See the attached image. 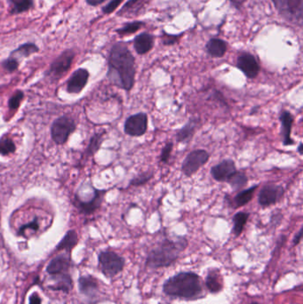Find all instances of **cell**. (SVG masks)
Here are the masks:
<instances>
[{
    "label": "cell",
    "mask_w": 303,
    "mask_h": 304,
    "mask_svg": "<svg viewBox=\"0 0 303 304\" xmlns=\"http://www.w3.org/2000/svg\"><path fill=\"white\" fill-rule=\"evenodd\" d=\"M7 2L11 7L10 12L12 14H19L28 12L34 7L33 0H7Z\"/></svg>",
    "instance_id": "obj_25"
},
{
    "label": "cell",
    "mask_w": 303,
    "mask_h": 304,
    "mask_svg": "<svg viewBox=\"0 0 303 304\" xmlns=\"http://www.w3.org/2000/svg\"><path fill=\"white\" fill-rule=\"evenodd\" d=\"M227 182L231 186V188L235 191H238L244 189L248 183V178L246 176V174L243 172H238L237 171L236 173H234L229 178V180Z\"/></svg>",
    "instance_id": "obj_27"
},
{
    "label": "cell",
    "mask_w": 303,
    "mask_h": 304,
    "mask_svg": "<svg viewBox=\"0 0 303 304\" xmlns=\"http://www.w3.org/2000/svg\"><path fill=\"white\" fill-rule=\"evenodd\" d=\"M249 216L250 214L246 212H238L237 214H235L232 218V222H233L232 232L235 235V237H239L241 235L243 230L245 229L246 222L249 219Z\"/></svg>",
    "instance_id": "obj_26"
},
{
    "label": "cell",
    "mask_w": 303,
    "mask_h": 304,
    "mask_svg": "<svg viewBox=\"0 0 303 304\" xmlns=\"http://www.w3.org/2000/svg\"><path fill=\"white\" fill-rule=\"evenodd\" d=\"M24 97V94L21 92V91H17L13 95L12 97L9 99L8 101V106L10 110L12 111H16L17 109L20 106L21 104V100Z\"/></svg>",
    "instance_id": "obj_33"
},
{
    "label": "cell",
    "mask_w": 303,
    "mask_h": 304,
    "mask_svg": "<svg viewBox=\"0 0 303 304\" xmlns=\"http://www.w3.org/2000/svg\"><path fill=\"white\" fill-rule=\"evenodd\" d=\"M153 177V173L152 172H144V173H140L137 176L135 177L134 179H132L129 183V186L133 187H139L142 185L145 184L146 182L150 181Z\"/></svg>",
    "instance_id": "obj_32"
},
{
    "label": "cell",
    "mask_w": 303,
    "mask_h": 304,
    "mask_svg": "<svg viewBox=\"0 0 303 304\" xmlns=\"http://www.w3.org/2000/svg\"><path fill=\"white\" fill-rule=\"evenodd\" d=\"M258 187V184L254 185V186L250 187L249 189H243L239 193H238V195H236V197H234L235 206L242 207V206H246V204H248L253 199L254 193Z\"/></svg>",
    "instance_id": "obj_23"
},
{
    "label": "cell",
    "mask_w": 303,
    "mask_h": 304,
    "mask_svg": "<svg viewBox=\"0 0 303 304\" xmlns=\"http://www.w3.org/2000/svg\"><path fill=\"white\" fill-rule=\"evenodd\" d=\"M123 1L124 0H111L110 3H108L105 6H103V13H105V14L112 13V12L115 11L116 9L119 7Z\"/></svg>",
    "instance_id": "obj_36"
},
{
    "label": "cell",
    "mask_w": 303,
    "mask_h": 304,
    "mask_svg": "<svg viewBox=\"0 0 303 304\" xmlns=\"http://www.w3.org/2000/svg\"><path fill=\"white\" fill-rule=\"evenodd\" d=\"M99 263L103 274L107 278H113L123 271L125 259L111 251H104L99 255Z\"/></svg>",
    "instance_id": "obj_5"
},
{
    "label": "cell",
    "mask_w": 303,
    "mask_h": 304,
    "mask_svg": "<svg viewBox=\"0 0 303 304\" xmlns=\"http://www.w3.org/2000/svg\"><path fill=\"white\" fill-rule=\"evenodd\" d=\"M163 291L171 297L195 299L202 294L199 276L194 272H180L164 282Z\"/></svg>",
    "instance_id": "obj_3"
},
{
    "label": "cell",
    "mask_w": 303,
    "mask_h": 304,
    "mask_svg": "<svg viewBox=\"0 0 303 304\" xmlns=\"http://www.w3.org/2000/svg\"><path fill=\"white\" fill-rule=\"evenodd\" d=\"M285 194V189L281 185L270 183L262 187L258 196V202L262 207L277 204Z\"/></svg>",
    "instance_id": "obj_10"
},
{
    "label": "cell",
    "mask_w": 303,
    "mask_h": 304,
    "mask_svg": "<svg viewBox=\"0 0 303 304\" xmlns=\"http://www.w3.org/2000/svg\"><path fill=\"white\" fill-rule=\"evenodd\" d=\"M205 286L210 292L213 294L220 292L222 288L221 278L220 272L217 270L210 271L205 278Z\"/></svg>",
    "instance_id": "obj_22"
},
{
    "label": "cell",
    "mask_w": 303,
    "mask_h": 304,
    "mask_svg": "<svg viewBox=\"0 0 303 304\" xmlns=\"http://www.w3.org/2000/svg\"><path fill=\"white\" fill-rule=\"evenodd\" d=\"M275 8L286 20L294 24L303 25V0H272Z\"/></svg>",
    "instance_id": "obj_4"
},
{
    "label": "cell",
    "mask_w": 303,
    "mask_h": 304,
    "mask_svg": "<svg viewBox=\"0 0 303 304\" xmlns=\"http://www.w3.org/2000/svg\"><path fill=\"white\" fill-rule=\"evenodd\" d=\"M303 238V229L299 230V232L295 235V239H294V246H296L299 244L300 241L302 240Z\"/></svg>",
    "instance_id": "obj_42"
},
{
    "label": "cell",
    "mask_w": 303,
    "mask_h": 304,
    "mask_svg": "<svg viewBox=\"0 0 303 304\" xmlns=\"http://www.w3.org/2000/svg\"><path fill=\"white\" fill-rule=\"evenodd\" d=\"M206 52L211 57L221 58L225 55L228 44L227 42L222 40L221 38L213 37L206 44Z\"/></svg>",
    "instance_id": "obj_19"
},
{
    "label": "cell",
    "mask_w": 303,
    "mask_h": 304,
    "mask_svg": "<svg viewBox=\"0 0 303 304\" xmlns=\"http://www.w3.org/2000/svg\"><path fill=\"white\" fill-rule=\"evenodd\" d=\"M199 121H200L199 119L197 118H190L188 122L177 131L175 135V140L177 143H188L191 140L197 131Z\"/></svg>",
    "instance_id": "obj_17"
},
{
    "label": "cell",
    "mask_w": 303,
    "mask_h": 304,
    "mask_svg": "<svg viewBox=\"0 0 303 304\" xmlns=\"http://www.w3.org/2000/svg\"><path fill=\"white\" fill-rule=\"evenodd\" d=\"M39 229V223H38V220L37 218H35L33 221L29 222L28 224H25L23 226H21L19 230V234L23 235L24 234L25 230H32L34 231H37Z\"/></svg>",
    "instance_id": "obj_37"
},
{
    "label": "cell",
    "mask_w": 303,
    "mask_h": 304,
    "mask_svg": "<svg viewBox=\"0 0 303 304\" xmlns=\"http://www.w3.org/2000/svg\"><path fill=\"white\" fill-rule=\"evenodd\" d=\"M148 130V115L139 112L127 118L124 125V131L127 136L140 137L146 134Z\"/></svg>",
    "instance_id": "obj_9"
},
{
    "label": "cell",
    "mask_w": 303,
    "mask_h": 304,
    "mask_svg": "<svg viewBox=\"0 0 303 304\" xmlns=\"http://www.w3.org/2000/svg\"><path fill=\"white\" fill-rule=\"evenodd\" d=\"M78 234L75 230H69L57 246L58 250L70 251L78 244Z\"/></svg>",
    "instance_id": "obj_28"
},
{
    "label": "cell",
    "mask_w": 303,
    "mask_h": 304,
    "mask_svg": "<svg viewBox=\"0 0 303 304\" xmlns=\"http://www.w3.org/2000/svg\"><path fill=\"white\" fill-rule=\"evenodd\" d=\"M2 66L4 70H6L9 73H12L13 71H15L19 67V61L16 58L10 57L7 58L6 60H4V62H2Z\"/></svg>",
    "instance_id": "obj_34"
},
{
    "label": "cell",
    "mask_w": 303,
    "mask_h": 304,
    "mask_svg": "<svg viewBox=\"0 0 303 304\" xmlns=\"http://www.w3.org/2000/svg\"><path fill=\"white\" fill-rule=\"evenodd\" d=\"M236 66L249 79L256 78L261 70V67L256 57L254 54L246 52L238 55Z\"/></svg>",
    "instance_id": "obj_11"
},
{
    "label": "cell",
    "mask_w": 303,
    "mask_h": 304,
    "mask_svg": "<svg viewBox=\"0 0 303 304\" xmlns=\"http://www.w3.org/2000/svg\"><path fill=\"white\" fill-rule=\"evenodd\" d=\"M144 26H145V22H144V21H136L127 22L126 24H124L121 28L116 29V32L118 33L120 37L130 36L132 34L137 32Z\"/></svg>",
    "instance_id": "obj_29"
},
{
    "label": "cell",
    "mask_w": 303,
    "mask_h": 304,
    "mask_svg": "<svg viewBox=\"0 0 303 304\" xmlns=\"http://www.w3.org/2000/svg\"><path fill=\"white\" fill-rule=\"evenodd\" d=\"M76 129V123L71 118L62 116L55 120L51 128V135L55 144L62 145L65 144L70 135Z\"/></svg>",
    "instance_id": "obj_7"
},
{
    "label": "cell",
    "mask_w": 303,
    "mask_h": 304,
    "mask_svg": "<svg viewBox=\"0 0 303 304\" xmlns=\"http://www.w3.org/2000/svg\"><path fill=\"white\" fill-rule=\"evenodd\" d=\"M136 59L124 42L112 45L108 58L107 77L112 84L126 91L132 90L136 81Z\"/></svg>",
    "instance_id": "obj_1"
},
{
    "label": "cell",
    "mask_w": 303,
    "mask_h": 304,
    "mask_svg": "<svg viewBox=\"0 0 303 304\" xmlns=\"http://www.w3.org/2000/svg\"><path fill=\"white\" fill-rule=\"evenodd\" d=\"M38 51H39V48L36 44L31 43V42H27V43L20 45L17 49L13 50L10 56L16 58L18 60V58L29 57L31 54L37 53Z\"/></svg>",
    "instance_id": "obj_24"
},
{
    "label": "cell",
    "mask_w": 303,
    "mask_h": 304,
    "mask_svg": "<svg viewBox=\"0 0 303 304\" xmlns=\"http://www.w3.org/2000/svg\"><path fill=\"white\" fill-rule=\"evenodd\" d=\"M79 290L85 296H94L98 290V283L91 276L81 277L79 280Z\"/></svg>",
    "instance_id": "obj_21"
},
{
    "label": "cell",
    "mask_w": 303,
    "mask_h": 304,
    "mask_svg": "<svg viewBox=\"0 0 303 304\" xmlns=\"http://www.w3.org/2000/svg\"><path fill=\"white\" fill-rule=\"evenodd\" d=\"M279 120L281 122V135H282L284 146H291L295 144V141L292 139L291 133L293 124L295 121L294 116L288 111H283L280 113Z\"/></svg>",
    "instance_id": "obj_15"
},
{
    "label": "cell",
    "mask_w": 303,
    "mask_h": 304,
    "mask_svg": "<svg viewBox=\"0 0 303 304\" xmlns=\"http://www.w3.org/2000/svg\"><path fill=\"white\" fill-rule=\"evenodd\" d=\"M16 151V146L13 141L8 137L4 136L0 138V154L2 156H7L14 153Z\"/></svg>",
    "instance_id": "obj_30"
},
{
    "label": "cell",
    "mask_w": 303,
    "mask_h": 304,
    "mask_svg": "<svg viewBox=\"0 0 303 304\" xmlns=\"http://www.w3.org/2000/svg\"><path fill=\"white\" fill-rule=\"evenodd\" d=\"M259 304V303H256V302H254V303H252V304Z\"/></svg>",
    "instance_id": "obj_44"
},
{
    "label": "cell",
    "mask_w": 303,
    "mask_h": 304,
    "mask_svg": "<svg viewBox=\"0 0 303 304\" xmlns=\"http://www.w3.org/2000/svg\"><path fill=\"white\" fill-rule=\"evenodd\" d=\"M94 197H92L90 201H82L80 198L77 197L74 202L75 206H77L78 210L83 214H93L96 210L99 209L103 204L106 190H98V189H94Z\"/></svg>",
    "instance_id": "obj_13"
},
{
    "label": "cell",
    "mask_w": 303,
    "mask_h": 304,
    "mask_svg": "<svg viewBox=\"0 0 303 304\" xmlns=\"http://www.w3.org/2000/svg\"><path fill=\"white\" fill-rule=\"evenodd\" d=\"M88 78L89 72L86 69H78L74 71L67 83V92L72 95H78L86 87Z\"/></svg>",
    "instance_id": "obj_14"
},
{
    "label": "cell",
    "mask_w": 303,
    "mask_h": 304,
    "mask_svg": "<svg viewBox=\"0 0 303 304\" xmlns=\"http://www.w3.org/2000/svg\"><path fill=\"white\" fill-rule=\"evenodd\" d=\"M172 148H173V144L172 143H168L164 145V148L161 151V155H160V162L163 164H167L169 158L172 154Z\"/></svg>",
    "instance_id": "obj_35"
},
{
    "label": "cell",
    "mask_w": 303,
    "mask_h": 304,
    "mask_svg": "<svg viewBox=\"0 0 303 304\" xmlns=\"http://www.w3.org/2000/svg\"><path fill=\"white\" fill-rule=\"evenodd\" d=\"M29 304H41V299L37 294H33L29 297Z\"/></svg>",
    "instance_id": "obj_39"
},
{
    "label": "cell",
    "mask_w": 303,
    "mask_h": 304,
    "mask_svg": "<svg viewBox=\"0 0 303 304\" xmlns=\"http://www.w3.org/2000/svg\"><path fill=\"white\" fill-rule=\"evenodd\" d=\"M238 170L236 167V164L232 159H224L221 163L214 164L210 170V173L213 179L219 182H223L229 180L234 173Z\"/></svg>",
    "instance_id": "obj_12"
},
{
    "label": "cell",
    "mask_w": 303,
    "mask_h": 304,
    "mask_svg": "<svg viewBox=\"0 0 303 304\" xmlns=\"http://www.w3.org/2000/svg\"><path fill=\"white\" fill-rule=\"evenodd\" d=\"M70 265V259L67 258L65 255H60L50 262L46 268V272H48L50 275L53 276L65 274L66 272H68Z\"/></svg>",
    "instance_id": "obj_18"
},
{
    "label": "cell",
    "mask_w": 303,
    "mask_h": 304,
    "mask_svg": "<svg viewBox=\"0 0 303 304\" xmlns=\"http://www.w3.org/2000/svg\"><path fill=\"white\" fill-rule=\"evenodd\" d=\"M231 4L233 5L235 8L238 9V10H240L242 7V5L244 4V2L246 1V0H229Z\"/></svg>",
    "instance_id": "obj_40"
},
{
    "label": "cell",
    "mask_w": 303,
    "mask_h": 304,
    "mask_svg": "<svg viewBox=\"0 0 303 304\" xmlns=\"http://www.w3.org/2000/svg\"><path fill=\"white\" fill-rule=\"evenodd\" d=\"M210 154L205 150H195L189 152L181 164V172L190 177L197 173L209 160Z\"/></svg>",
    "instance_id": "obj_6"
},
{
    "label": "cell",
    "mask_w": 303,
    "mask_h": 304,
    "mask_svg": "<svg viewBox=\"0 0 303 304\" xmlns=\"http://www.w3.org/2000/svg\"><path fill=\"white\" fill-rule=\"evenodd\" d=\"M76 53L74 50L67 49L63 51L54 61H53L45 75L53 79H59L70 70Z\"/></svg>",
    "instance_id": "obj_8"
},
{
    "label": "cell",
    "mask_w": 303,
    "mask_h": 304,
    "mask_svg": "<svg viewBox=\"0 0 303 304\" xmlns=\"http://www.w3.org/2000/svg\"><path fill=\"white\" fill-rule=\"evenodd\" d=\"M86 3L92 6H97L104 3L106 0H86Z\"/></svg>",
    "instance_id": "obj_41"
},
{
    "label": "cell",
    "mask_w": 303,
    "mask_h": 304,
    "mask_svg": "<svg viewBox=\"0 0 303 304\" xmlns=\"http://www.w3.org/2000/svg\"><path fill=\"white\" fill-rule=\"evenodd\" d=\"M303 144L301 143V144H299V146H298V152H299L300 155H303Z\"/></svg>",
    "instance_id": "obj_43"
},
{
    "label": "cell",
    "mask_w": 303,
    "mask_h": 304,
    "mask_svg": "<svg viewBox=\"0 0 303 304\" xmlns=\"http://www.w3.org/2000/svg\"><path fill=\"white\" fill-rule=\"evenodd\" d=\"M103 134H96L92 137L88 149L86 151L87 155H94V153L98 151L103 143Z\"/></svg>",
    "instance_id": "obj_31"
},
{
    "label": "cell",
    "mask_w": 303,
    "mask_h": 304,
    "mask_svg": "<svg viewBox=\"0 0 303 304\" xmlns=\"http://www.w3.org/2000/svg\"><path fill=\"white\" fill-rule=\"evenodd\" d=\"M182 34L179 35H170V34H165L163 37V44L164 45H174L175 43L178 42L179 38L181 37Z\"/></svg>",
    "instance_id": "obj_38"
},
{
    "label": "cell",
    "mask_w": 303,
    "mask_h": 304,
    "mask_svg": "<svg viewBox=\"0 0 303 304\" xmlns=\"http://www.w3.org/2000/svg\"><path fill=\"white\" fill-rule=\"evenodd\" d=\"M154 46V36L151 33L143 32L134 39V48L140 55H144L152 51Z\"/></svg>",
    "instance_id": "obj_16"
},
{
    "label": "cell",
    "mask_w": 303,
    "mask_h": 304,
    "mask_svg": "<svg viewBox=\"0 0 303 304\" xmlns=\"http://www.w3.org/2000/svg\"><path fill=\"white\" fill-rule=\"evenodd\" d=\"M188 247V240L178 238L177 240L164 239L149 252L146 266L150 269H159L172 265L180 256V253Z\"/></svg>",
    "instance_id": "obj_2"
},
{
    "label": "cell",
    "mask_w": 303,
    "mask_h": 304,
    "mask_svg": "<svg viewBox=\"0 0 303 304\" xmlns=\"http://www.w3.org/2000/svg\"><path fill=\"white\" fill-rule=\"evenodd\" d=\"M144 5V0H129L124 4L123 7L119 10L117 14L118 16L127 18L137 16L142 12Z\"/></svg>",
    "instance_id": "obj_20"
}]
</instances>
